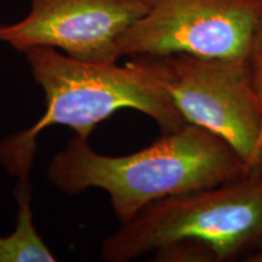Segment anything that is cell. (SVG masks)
<instances>
[{
    "label": "cell",
    "mask_w": 262,
    "mask_h": 262,
    "mask_svg": "<svg viewBox=\"0 0 262 262\" xmlns=\"http://www.w3.org/2000/svg\"><path fill=\"white\" fill-rule=\"evenodd\" d=\"M15 198L18 208L17 220L11 233L0 237V262H55L56 257L33 224L29 176L18 178Z\"/></svg>",
    "instance_id": "52a82bcc"
},
{
    "label": "cell",
    "mask_w": 262,
    "mask_h": 262,
    "mask_svg": "<svg viewBox=\"0 0 262 262\" xmlns=\"http://www.w3.org/2000/svg\"><path fill=\"white\" fill-rule=\"evenodd\" d=\"M148 8L149 0H32L26 17L0 24V42L19 52L52 48L79 61L118 63V40Z\"/></svg>",
    "instance_id": "8992f818"
},
{
    "label": "cell",
    "mask_w": 262,
    "mask_h": 262,
    "mask_svg": "<svg viewBox=\"0 0 262 262\" xmlns=\"http://www.w3.org/2000/svg\"><path fill=\"white\" fill-rule=\"evenodd\" d=\"M253 170L227 141L185 123L123 157L96 153L88 139L75 135L52 158L48 179L64 194L106 191L123 225L158 199L237 181Z\"/></svg>",
    "instance_id": "6da1fadb"
},
{
    "label": "cell",
    "mask_w": 262,
    "mask_h": 262,
    "mask_svg": "<svg viewBox=\"0 0 262 262\" xmlns=\"http://www.w3.org/2000/svg\"><path fill=\"white\" fill-rule=\"evenodd\" d=\"M260 244H261V243H260ZM260 244H258V245H260Z\"/></svg>",
    "instance_id": "8fae6325"
},
{
    "label": "cell",
    "mask_w": 262,
    "mask_h": 262,
    "mask_svg": "<svg viewBox=\"0 0 262 262\" xmlns=\"http://www.w3.org/2000/svg\"><path fill=\"white\" fill-rule=\"evenodd\" d=\"M156 261L160 262H219L210 245L194 239H185L158 249Z\"/></svg>",
    "instance_id": "ba28073f"
},
{
    "label": "cell",
    "mask_w": 262,
    "mask_h": 262,
    "mask_svg": "<svg viewBox=\"0 0 262 262\" xmlns=\"http://www.w3.org/2000/svg\"><path fill=\"white\" fill-rule=\"evenodd\" d=\"M244 257V261L247 262H262V243Z\"/></svg>",
    "instance_id": "30bf717a"
},
{
    "label": "cell",
    "mask_w": 262,
    "mask_h": 262,
    "mask_svg": "<svg viewBox=\"0 0 262 262\" xmlns=\"http://www.w3.org/2000/svg\"><path fill=\"white\" fill-rule=\"evenodd\" d=\"M262 0H149L118 40L119 56L183 54L248 58Z\"/></svg>",
    "instance_id": "5b68a950"
},
{
    "label": "cell",
    "mask_w": 262,
    "mask_h": 262,
    "mask_svg": "<svg viewBox=\"0 0 262 262\" xmlns=\"http://www.w3.org/2000/svg\"><path fill=\"white\" fill-rule=\"evenodd\" d=\"M25 54L35 83L44 91L45 112L31 127L0 142V162L10 175L29 176L37 137L52 125L68 126L89 140L98 124L123 108L152 118L162 133L187 123L166 91L127 62L90 63L52 48H32Z\"/></svg>",
    "instance_id": "7a4b0ae2"
},
{
    "label": "cell",
    "mask_w": 262,
    "mask_h": 262,
    "mask_svg": "<svg viewBox=\"0 0 262 262\" xmlns=\"http://www.w3.org/2000/svg\"><path fill=\"white\" fill-rule=\"evenodd\" d=\"M185 239L210 245L219 262L257 248L262 243V168L237 181L150 203L104 239L101 256L129 262Z\"/></svg>",
    "instance_id": "3957f363"
},
{
    "label": "cell",
    "mask_w": 262,
    "mask_h": 262,
    "mask_svg": "<svg viewBox=\"0 0 262 262\" xmlns=\"http://www.w3.org/2000/svg\"><path fill=\"white\" fill-rule=\"evenodd\" d=\"M126 62L166 91L186 122L227 141L251 169L262 168V96L248 58L176 52Z\"/></svg>",
    "instance_id": "277c9868"
},
{
    "label": "cell",
    "mask_w": 262,
    "mask_h": 262,
    "mask_svg": "<svg viewBox=\"0 0 262 262\" xmlns=\"http://www.w3.org/2000/svg\"><path fill=\"white\" fill-rule=\"evenodd\" d=\"M249 63H250L256 85L262 96V14L255 28L253 40H251L250 50H249ZM262 146V137H261Z\"/></svg>",
    "instance_id": "9c48e42d"
}]
</instances>
